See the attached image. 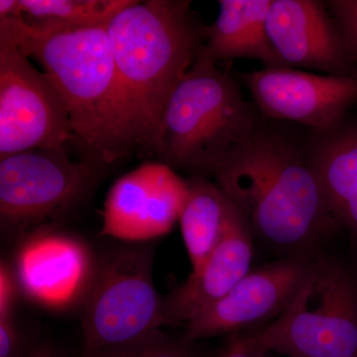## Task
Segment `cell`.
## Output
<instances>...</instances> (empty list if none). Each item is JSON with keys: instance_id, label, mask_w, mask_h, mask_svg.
Listing matches in <instances>:
<instances>
[{"instance_id": "obj_1", "label": "cell", "mask_w": 357, "mask_h": 357, "mask_svg": "<svg viewBox=\"0 0 357 357\" xmlns=\"http://www.w3.org/2000/svg\"><path fill=\"white\" fill-rule=\"evenodd\" d=\"M213 177L255 238L286 255H314L338 227L304 141L263 123Z\"/></svg>"}, {"instance_id": "obj_2", "label": "cell", "mask_w": 357, "mask_h": 357, "mask_svg": "<svg viewBox=\"0 0 357 357\" xmlns=\"http://www.w3.org/2000/svg\"><path fill=\"white\" fill-rule=\"evenodd\" d=\"M189 0L135 1L107 26L124 156L158 157L171 96L198 59L206 25Z\"/></svg>"}, {"instance_id": "obj_3", "label": "cell", "mask_w": 357, "mask_h": 357, "mask_svg": "<svg viewBox=\"0 0 357 357\" xmlns=\"http://www.w3.org/2000/svg\"><path fill=\"white\" fill-rule=\"evenodd\" d=\"M0 36L36 60L64 98L75 142L86 159L126 158L119 135V88L107 26L42 29L22 16L0 20Z\"/></svg>"}, {"instance_id": "obj_4", "label": "cell", "mask_w": 357, "mask_h": 357, "mask_svg": "<svg viewBox=\"0 0 357 357\" xmlns=\"http://www.w3.org/2000/svg\"><path fill=\"white\" fill-rule=\"evenodd\" d=\"M261 119L244 98L241 82L196 60L167 105L160 162L191 176H213L259 128Z\"/></svg>"}, {"instance_id": "obj_5", "label": "cell", "mask_w": 357, "mask_h": 357, "mask_svg": "<svg viewBox=\"0 0 357 357\" xmlns=\"http://www.w3.org/2000/svg\"><path fill=\"white\" fill-rule=\"evenodd\" d=\"M102 165L73 161L67 149H35L0 158L2 236L20 243L59 229L91 194Z\"/></svg>"}, {"instance_id": "obj_6", "label": "cell", "mask_w": 357, "mask_h": 357, "mask_svg": "<svg viewBox=\"0 0 357 357\" xmlns=\"http://www.w3.org/2000/svg\"><path fill=\"white\" fill-rule=\"evenodd\" d=\"M154 248L126 244L103 252L82 304L81 357L130 344L164 326V297L153 281Z\"/></svg>"}, {"instance_id": "obj_7", "label": "cell", "mask_w": 357, "mask_h": 357, "mask_svg": "<svg viewBox=\"0 0 357 357\" xmlns=\"http://www.w3.org/2000/svg\"><path fill=\"white\" fill-rule=\"evenodd\" d=\"M282 357H357V280L335 260L317 259L287 309L257 330Z\"/></svg>"}, {"instance_id": "obj_8", "label": "cell", "mask_w": 357, "mask_h": 357, "mask_svg": "<svg viewBox=\"0 0 357 357\" xmlns=\"http://www.w3.org/2000/svg\"><path fill=\"white\" fill-rule=\"evenodd\" d=\"M0 36V158L75 142L69 109L53 79Z\"/></svg>"}, {"instance_id": "obj_9", "label": "cell", "mask_w": 357, "mask_h": 357, "mask_svg": "<svg viewBox=\"0 0 357 357\" xmlns=\"http://www.w3.org/2000/svg\"><path fill=\"white\" fill-rule=\"evenodd\" d=\"M314 255H285L251 269L225 297L185 325L192 342L245 333L278 318L311 275Z\"/></svg>"}, {"instance_id": "obj_10", "label": "cell", "mask_w": 357, "mask_h": 357, "mask_svg": "<svg viewBox=\"0 0 357 357\" xmlns=\"http://www.w3.org/2000/svg\"><path fill=\"white\" fill-rule=\"evenodd\" d=\"M239 79L265 121L297 122L310 130L337 126L357 102L354 77L277 67L241 73Z\"/></svg>"}, {"instance_id": "obj_11", "label": "cell", "mask_w": 357, "mask_h": 357, "mask_svg": "<svg viewBox=\"0 0 357 357\" xmlns=\"http://www.w3.org/2000/svg\"><path fill=\"white\" fill-rule=\"evenodd\" d=\"M187 180L166 164L145 163L110 188L102 211V236L142 243L166 236L182 213Z\"/></svg>"}, {"instance_id": "obj_12", "label": "cell", "mask_w": 357, "mask_h": 357, "mask_svg": "<svg viewBox=\"0 0 357 357\" xmlns=\"http://www.w3.org/2000/svg\"><path fill=\"white\" fill-rule=\"evenodd\" d=\"M98 258L81 238L53 230L18 243L13 265L20 293L53 311L81 307Z\"/></svg>"}, {"instance_id": "obj_13", "label": "cell", "mask_w": 357, "mask_h": 357, "mask_svg": "<svg viewBox=\"0 0 357 357\" xmlns=\"http://www.w3.org/2000/svg\"><path fill=\"white\" fill-rule=\"evenodd\" d=\"M267 33L284 67L356 77L351 49L326 1L273 0Z\"/></svg>"}, {"instance_id": "obj_14", "label": "cell", "mask_w": 357, "mask_h": 357, "mask_svg": "<svg viewBox=\"0 0 357 357\" xmlns=\"http://www.w3.org/2000/svg\"><path fill=\"white\" fill-rule=\"evenodd\" d=\"M253 234L229 199L222 239L201 267L164 297V326H185L225 297L252 264Z\"/></svg>"}, {"instance_id": "obj_15", "label": "cell", "mask_w": 357, "mask_h": 357, "mask_svg": "<svg viewBox=\"0 0 357 357\" xmlns=\"http://www.w3.org/2000/svg\"><path fill=\"white\" fill-rule=\"evenodd\" d=\"M304 142L335 222L357 243V121L310 130Z\"/></svg>"}, {"instance_id": "obj_16", "label": "cell", "mask_w": 357, "mask_h": 357, "mask_svg": "<svg viewBox=\"0 0 357 357\" xmlns=\"http://www.w3.org/2000/svg\"><path fill=\"white\" fill-rule=\"evenodd\" d=\"M273 0H220L215 22L206 26L204 41L197 60L217 66L251 59L264 68L284 67L272 48L267 17Z\"/></svg>"}, {"instance_id": "obj_17", "label": "cell", "mask_w": 357, "mask_h": 357, "mask_svg": "<svg viewBox=\"0 0 357 357\" xmlns=\"http://www.w3.org/2000/svg\"><path fill=\"white\" fill-rule=\"evenodd\" d=\"M188 197L181 213V231L192 264L198 269L217 248L227 222L229 199L206 176L187 178Z\"/></svg>"}, {"instance_id": "obj_18", "label": "cell", "mask_w": 357, "mask_h": 357, "mask_svg": "<svg viewBox=\"0 0 357 357\" xmlns=\"http://www.w3.org/2000/svg\"><path fill=\"white\" fill-rule=\"evenodd\" d=\"M134 0H20L26 22L42 29L109 26Z\"/></svg>"}, {"instance_id": "obj_19", "label": "cell", "mask_w": 357, "mask_h": 357, "mask_svg": "<svg viewBox=\"0 0 357 357\" xmlns=\"http://www.w3.org/2000/svg\"><path fill=\"white\" fill-rule=\"evenodd\" d=\"M88 357H201L197 342L157 331L130 344L100 349Z\"/></svg>"}, {"instance_id": "obj_20", "label": "cell", "mask_w": 357, "mask_h": 357, "mask_svg": "<svg viewBox=\"0 0 357 357\" xmlns=\"http://www.w3.org/2000/svg\"><path fill=\"white\" fill-rule=\"evenodd\" d=\"M326 4L351 49L357 79V0H331Z\"/></svg>"}, {"instance_id": "obj_21", "label": "cell", "mask_w": 357, "mask_h": 357, "mask_svg": "<svg viewBox=\"0 0 357 357\" xmlns=\"http://www.w3.org/2000/svg\"><path fill=\"white\" fill-rule=\"evenodd\" d=\"M35 344L28 342L15 318L0 319V357H30Z\"/></svg>"}, {"instance_id": "obj_22", "label": "cell", "mask_w": 357, "mask_h": 357, "mask_svg": "<svg viewBox=\"0 0 357 357\" xmlns=\"http://www.w3.org/2000/svg\"><path fill=\"white\" fill-rule=\"evenodd\" d=\"M269 354L257 331L229 335L227 344L215 357H266Z\"/></svg>"}, {"instance_id": "obj_23", "label": "cell", "mask_w": 357, "mask_h": 357, "mask_svg": "<svg viewBox=\"0 0 357 357\" xmlns=\"http://www.w3.org/2000/svg\"><path fill=\"white\" fill-rule=\"evenodd\" d=\"M20 294V286L13 265L1 260L0 264V319L15 318L16 301Z\"/></svg>"}, {"instance_id": "obj_24", "label": "cell", "mask_w": 357, "mask_h": 357, "mask_svg": "<svg viewBox=\"0 0 357 357\" xmlns=\"http://www.w3.org/2000/svg\"><path fill=\"white\" fill-rule=\"evenodd\" d=\"M30 357H70L69 354L57 344L49 340H37Z\"/></svg>"}, {"instance_id": "obj_25", "label": "cell", "mask_w": 357, "mask_h": 357, "mask_svg": "<svg viewBox=\"0 0 357 357\" xmlns=\"http://www.w3.org/2000/svg\"><path fill=\"white\" fill-rule=\"evenodd\" d=\"M22 16L20 0H0V20Z\"/></svg>"}, {"instance_id": "obj_26", "label": "cell", "mask_w": 357, "mask_h": 357, "mask_svg": "<svg viewBox=\"0 0 357 357\" xmlns=\"http://www.w3.org/2000/svg\"><path fill=\"white\" fill-rule=\"evenodd\" d=\"M266 357H275V356H274L273 354H268Z\"/></svg>"}]
</instances>
